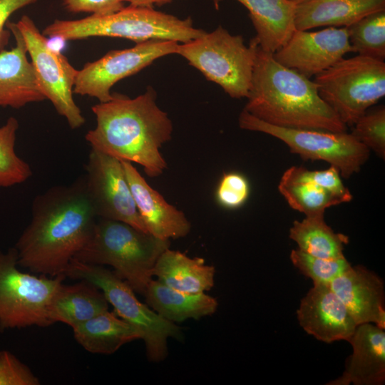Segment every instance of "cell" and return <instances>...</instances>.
Masks as SVG:
<instances>
[{
	"instance_id": "6da1fadb",
	"label": "cell",
	"mask_w": 385,
	"mask_h": 385,
	"mask_svg": "<svg viewBox=\"0 0 385 385\" xmlns=\"http://www.w3.org/2000/svg\"><path fill=\"white\" fill-rule=\"evenodd\" d=\"M97 220L83 178L37 195L30 222L14 247L19 267L51 277L64 274L91 237Z\"/></svg>"
},
{
	"instance_id": "7a4b0ae2",
	"label": "cell",
	"mask_w": 385,
	"mask_h": 385,
	"mask_svg": "<svg viewBox=\"0 0 385 385\" xmlns=\"http://www.w3.org/2000/svg\"><path fill=\"white\" fill-rule=\"evenodd\" d=\"M91 110L96 125L85 136L91 148L138 164L150 178L160 176L167 168L160 149L171 139L173 123L156 104L153 88L134 98L113 93L110 101Z\"/></svg>"
},
{
	"instance_id": "3957f363",
	"label": "cell",
	"mask_w": 385,
	"mask_h": 385,
	"mask_svg": "<svg viewBox=\"0 0 385 385\" xmlns=\"http://www.w3.org/2000/svg\"><path fill=\"white\" fill-rule=\"evenodd\" d=\"M247 98L244 110L274 126L331 132L347 130L320 97L316 83L278 63L272 53L260 47L257 40Z\"/></svg>"
},
{
	"instance_id": "277c9868",
	"label": "cell",
	"mask_w": 385,
	"mask_h": 385,
	"mask_svg": "<svg viewBox=\"0 0 385 385\" xmlns=\"http://www.w3.org/2000/svg\"><path fill=\"white\" fill-rule=\"evenodd\" d=\"M162 240L120 221L98 218L92 235L73 259L109 265L134 292L145 294L160 255L170 247Z\"/></svg>"
},
{
	"instance_id": "5b68a950",
	"label": "cell",
	"mask_w": 385,
	"mask_h": 385,
	"mask_svg": "<svg viewBox=\"0 0 385 385\" xmlns=\"http://www.w3.org/2000/svg\"><path fill=\"white\" fill-rule=\"evenodd\" d=\"M205 32L195 28L190 18L180 19L154 9L129 5L108 15L91 14L76 20L56 19L42 34L64 41L113 37L130 39L138 43L149 40L186 43Z\"/></svg>"
},
{
	"instance_id": "8992f818",
	"label": "cell",
	"mask_w": 385,
	"mask_h": 385,
	"mask_svg": "<svg viewBox=\"0 0 385 385\" xmlns=\"http://www.w3.org/2000/svg\"><path fill=\"white\" fill-rule=\"evenodd\" d=\"M255 37L248 46L242 36L221 26L210 33L178 44L177 54L234 98H247L255 63Z\"/></svg>"
},
{
	"instance_id": "52a82bcc",
	"label": "cell",
	"mask_w": 385,
	"mask_h": 385,
	"mask_svg": "<svg viewBox=\"0 0 385 385\" xmlns=\"http://www.w3.org/2000/svg\"><path fill=\"white\" fill-rule=\"evenodd\" d=\"M314 77L320 97L347 127L385 96L384 61L371 57L342 58Z\"/></svg>"
},
{
	"instance_id": "ba28073f",
	"label": "cell",
	"mask_w": 385,
	"mask_h": 385,
	"mask_svg": "<svg viewBox=\"0 0 385 385\" xmlns=\"http://www.w3.org/2000/svg\"><path fill=\"white\" fill-rule=\"evenodd\" d=\"M73 279L85 280L97 287L115 314L136 328L145 342L150 360L159 361L167 355L169 337H181L180 329L141 303L128 284L102 265H90L73 259L65 273Z\"/></svg>"
},
{
	"instance_id": "9c48e42d",
	"label": "cell",
	"mask_w": 385,
	"mask_h": 385,
	"mask_svg": "<svg viewBox=\"0 0 385 385\" xmlns=\"http://www.w3.org/2000/svg\"><path fill=\"white\" fill-rule=\"evenodd\" d=\"M65 277L24 272L19 269L15 247L6 252L0 250V331L54 324L51 304Z\"/></svg>"
},
{
	"instance_id": "30bf717a",
	"label": "cell",
	"mask_w": 385,
	"mask_h": 385,
	"mask_svg": "<svg viewBox=\"0 0 385 385\" xmlns=\"http://www.w3.org/2000/svg\"><path fill=\"white\" fill-rule=\"evenodd\" d=\"M240 128L263 133L284 143L303 160H322L337 168L341 177L358 173L369 158L370 150L351 133L274 126L245 110L238 118Z\"/></svg>"
},
{
	"instance_id": "8fae6325",
	"label": "cell",
	"mask_w": 385,
	"mask_h": 385,
	"mask_svg": "<svg viewBox=\"0 0 385 385\" xmlns=\"http://www.w3.org/2000/svg\"><path fill=\"white\" fill-rule=\"evenodd\" d=\"M14 24L24 41L41 92L71 129L81 127L86 120L73 96L78 70L49 46L29 16H22Z\"/></svg>"
},
{
	"instance_id": "7c38bea8",
	"label": "cell",
	"mask_w": 385,
	"mask_h": 385,
	"mask_svg": "<svg viewBox=\"0 0 385 385\" xmlns=\"http://www.w3.org/2000/svg\"><path fill=\"white\" fill-rule=\"evenodd\" d=\"M178 44L175 41L149 40L132 48L110 51L78 70L73 93L96 98L100 103L107 102L112 98L111 89L114 84L160 57L176 53Z\"/></svg>"
},
{
	"instance_id": "4fadbf2b",
	"label": "cell",
	"mask_w": 385,
	"mask_h": 385,
	"mask_svg": "<svg viewBox=\"0 0 385 385\" xmlns=\"http://www.w3.org/2000/svg\"><path fill=\"white\" fill-rule=\"evenodd\" d=\"M83 178L98 218L123 222L148 232L138 211L121 160L91 148Z\"/></svg>"
},
{
	"instance_id": "5bb4252c",
	"label": "cell",
	"mask_w": 385,
	"mask_h": 385,
	"mask_svg": "<svg viewBox=\"0 0 385 385\" xmlns=\"http://www.w3.org/2000/svg\"><path fill=\"white\" fill-rule=\"evenodd\" d=\"M354 52L346 27H327L317 31L295 29L287 42L273 53L274 59L310 78Z\"/></svg>"
},
{
	"instance_id": "9a60e30c",
	"label": "cell",
	"mask_w": 385,
	"mask_h": 385,
	"mask_svg": "<svg viewBox=\"0 0 385 385\" xmlns=\"http://www.w3.org/2000/svg\"><path fill=\"white\" fill-rule=\"evenodd\" d=\"M297 311L300 326L325 343L348 341L357 327L344 303L327 283H313Z\"/></svg>"
},
{
	"instance_id": "2e32d148",
	"label": "cell",
	"mask_w": 385,
	"mask_h": 385,
	"mask_svg": "<svg viewBox=\"0 0 385 385\" xmlns=\"http://www.w3.org/2000/svg\"><path fill=\"white\" fill-rule=\"evenodd\" d=\"M138 211L148 233L162 239L186 236L191 225L183 211L168 203L146 182L132 163L122 161Z\"/></svg>"
},
{
	"instance_id": "e0dca14e",
	"label": "cell",
	"mask_w": 385,
	"mask_h": 385,
	"mask_svg": "<svg viewBox=\"0 0 385 385\" xmlns=\"http://www.w3.org/2000/svg\"><path fill=\"white\" fill-rule=\"evenodd\" d=\"M356 325L371 323L385 328L384 283L366 267L357 265L329 283Z\"/></svg>"
},
{
	"instance_id": "ac0fdd59",
	"label": "cell",
	"mask_w": 385,
	"mask_h": 385,
	"mask_svg": "<svg viewBox=\"0 0 385 385\" xmlns=\"http://www.w3.org/2000/svg\"><path fill=\"white\" fill-rule=\"evenodd\" d=\"M16 45L0 52V106L20 108L46 100L41 92L24 41L14 22H7Z\"/></svg>"
},
{
	"instance_id": "d6986e66",
	"label": "cell",
	"mask_w": 385,
	"mask_h": 385,
	"mask_svg": "<svg viewBox=\"0 0 385 385\" xmlns=\"http://www.w3.org/2000/svg\"><path fill=\"white\" fill-rule=\"evenodd\" d=\"M352 346L342 375L329 385H382L385 381V332L371 323L357 325L349 340Z\"/></svg>"
},
{
	"instance_id": "ffe728a7",
	"label": "cell",
	"mask_w": 385,
	"mask_h": 385,
	"mask_svg": "<svg viewBox=\"0 0 385 385\" xmlns=\"http://www.w3.org/2000/svg\"><path fill=\"white\" fill-rule=\"evenodd\" d=\"M385 10V0H304L296 4L294 27H347L361 18Z\"/></svg>"
},
{
	"instance_id": "44dd1931",
	"label": "cell",
	"mask_w": 385,
	"mask_h": 385,
	"mask_svg": "<svg viewBox=\"0 0 385 385\" xmlns=\"http://www.w3.org/2000/svg\"><path fill=\"white\" fill-rule=\"evenodd\" d=\"M216 8L222 0H211ZM249 11L260 47L274 53L289 38L296 4L288 0H237Z\"/></svg>"
},
{
	"instance_id": "7402d4cb",
	"label": "cell",
	"mask_w": 385,
	"mask_h": 385,
	"mask_svg": "<svg viewBox=\"0 0 385 385\" xmlns=\"http://www.w3.org/2000/svg\"><path fill=\"white\" fill-rule=\"evenodd\" d=\"M215 267L200 257L190 258L179 251L166 249L158 257L153 275L162 284L185 293H200L214 285Z\"/></svg>"
},
{
	"instance_id": "603a6c76",
	"label": "cell",
	"mask_w": 385,
	"mask_h": 385,
	"mask_svg": "<svg viewBox=\"0 0 385 385\" xmlns=\"http://www.w3.org/2000/svg\"><path fill=\"white\" fill-rule=\"evenodd\" d=\"M108 309L103 293L89 282L60 285L50 307L53 323L62 322L72 329Z\"/></svg>"
},
{
	"instance_id": "cb8c5ba5",
	"label": "cell",
	"mask_w": 385,
	"mask_h": 385,
	"mask_svg": "<svg viewBox=\"0 0 385 385\" xmlns=\"http://www.w3.org/2000/svg\"><path fill=\"white\" fill-rule=\"evenodd\" d=\"M76 341L87 351L111 354L123 345L141 339L138 330L108 310L73 328Z\"/></svg>"
},
{
	"instance_id": "d4e9b609",
	"label": "cell",
	"mask_w": 385,
	"mask_h": 385,
	"mask_svg": "<svg viewBox=\"0 0 385 385\" xmlns=\"http://www.w3.org/2000/svg\"><path fill=\"white\" fill-rule=\"evenodd\" d=\"M144 296L147 304L162 317L172 322L200 319L213 314L217 300L204 292L185 293L152 279Z\"/></svg>"
},
{
	"instance_id": "484cf974",
	"label": "cell",
	"mask_w": 385,
	"mask_h": 385,
	"mask_svg": "<svg viewBox=\"0 0 385 385\" xmlns=\"http://www.w3.org/2000/svg\"><path fill=\"white\" fill-rule=\"evenodd\" d=\"M289 237L300 250L324 259L344 257V247L349 242L346 235L336 233L326 223L324 214L295 220L289 229Z\"/></svg>"
},
{
	"instance_id": "4316f807",
	"label": "cell",
	"mask_w": 385,
	"mask_h": 385,
	"mask_svg": "<svg viewBox=\"0 0 385 385\" xmlns=\"http://www.w3.org/2000/svg\"><path fill=\"white\" fill-rule=\"evenodd\" d=\"M278 190L292 209L305 216L324 214L327 208L347 202L342 197L310 183L280 178Z\"/></svg>"
},
{
	"instance_id": "83f0119b",
	"label": "cell",
	"mask_w": 385,
	"mask_h": 385,
	"mask_svg": "<svg viewBox=\"0 0 385 385\" xmlns=\"http://www.w3.org/2000/svg\"><path fill=\"white\" fill-rule=\"evenodd\" d=\"M354 52L384 61L385 10L370 14L346 27Z\"/></svg>"
},
{
	"instance_id": "f1b7e54d",
	"label": "cell",
	"mask_w": 385,
	"mask_h": 385,
	"mask_svg": "<svg viewBox=\"0 0 385 385\" xmlns=\"http://www.w3.org/2000/svg\"><path fill=\"white\" fill-rule=\"evenodd\" d=\"M19 122L13 116L0 127V188L26 182L32 175L29 165L15 150Z\"/></svg>"
},
{
	"instance_id": "f546056e",
	"label": "cell",
	"mask_w": 385,
	"mask_h": 385,
	"mask_svg": "<svg viewBox=\"0 0 385 385\" xmlns=\"http://www.w3.org/2000/svg\"><path fill=\"white\" fill-rule=\"evenodd\" d=\"M290 260L293 265L313 283L329 284L351 265L344 257L324 259L310 255L299 249L292 250Z\"/></svg>"
},
{
	"instance_id": "4dcf8cb0",
	"label": "cell",
	"mask_w": 385,
	"mask_h": 385,
	"mask_svg": "<svg viewBox=\"0 0 385 385\" xmlns=\"http://www.w3.org/2000/svg\"><path fill=\"white\" fill-rule=\"evenodd\" d=\"M351 134L369 150L385 158V107L367 111L353 125Z\"/></svg>"
},
{
	"instance_id": "1f68e13d",
	"label": "cell",
	"mask_w": 385,
	"mask_h": 385,
	"mask_svg": "<svg viewBox=\"0 0 385 385\" xmlns=\"http://www.w3.org/2000/svg\"><path fill=\"white\" fill-rule=\"evenodd\" d=\"M281 178L313 183L342 197L347 202L352 200L349 190L342 180L339 170L332 165L322 170H310L302 166H292L284 171Z\"/></svg>"
},
{
	"instance_id": "d6a6232c",
	"label": "cell",
	"mask_w": 385,
	"mask_h": 385,
	"mask_svg": "<svg viewBox=\"0 0 385 385\" xmlns=\"http://www.w3.org/2000/svg\"><path fill=\"white\" fill-rule=\"evenodd\" d=\"M250 187L246 177L237 172L225 173L217 185L215 197L217 203L226 209H237L247 200Z\"/></svg>"
},
{
	"instance_id": "836d02e7",
	"label": "cell",
	"mask_w": 385,
	"mask_h": 385,
	"mask_svg": "<svg viewBox=\"0 0 385 385\" xmlns=\"http://www.w3.org/2000/svg\"><path fill=\"white\" fill-rule=\"evenodd\" d=\"M38 384V378L28 366L10 351H0V385Z\"/></svg>"
},
{
	"instance_id": "e575fe53",
	"label": "cell",
	"mask_w": 385,
	"mask_h": 385,
	"mask_svg": "<svg viewBox=\"0 0 385 385\" xmlns=\"http://www.w3.org/2000/svg\"><path fill=\"white\" fill-rule=\"evenodd\" d=\"M66 10L72 13H91L93 15L113 14L124 7L123 0H63Z\"/></svg>"
},
{
	"instance_id": "d590c367",
	"label": "cell",
	"mask_w": 385,
	"mask_h": 385,
	"mask_svg": "<svg viewBox=\"0 0 385 385\" xmlns=\"http://www.w3.org/2000/svg\"><path fill=\"white\" fill-rule=\"evenodd\" d=\"M38 0H0V52L5 50L10 38V31L5 29L9 17L15 11L34 4Z\"/></svg>"
},
{
	"instance_id": "8d00e7d4",
	"label": "cell",
	"mask_w": 385,
	"mask_h": 385,
	"mask_svg": "<svg viewBox=\"0 0 385 385\" xmlns=\"http://www.w3.org/2000/svg\"><path fill=\"white\" fill-rule=\"evenodd\" d=\"M124 2L130 3V6L135 7H145L153 9V0H123Z\"/></svg>"
},
{
	"instance_id": "74e56055",
	"label": "cell",
	"mask_w": 385,
	"mask_h": 385,
	"mask_svg": "<svg viewBox=\"0 0 385 385\" xmlns=\"http://www.w3.org/2000/svg\"><path fill=\"white\" fill-rule=\"evenodd\" d=\"M154 4L157 6H162L168 3H170L173 0H153Z\"/></svg>"
},
{
	"instance_id": "f35d334b",
	"label": "cell",
	"mask_w": 385,
	"mask_h": 385,
	"mask_svg": "<svg viewBox=\"0 0 385 385\" xmlns=\"http://www.w3.org/2000/svg\"><path fill=\"white\" fill-rule=\"evenodd\" d=\"M288 1L292 2L294 4H299V3L302 2L304 0H288Z\"/></svg>"
}]
</instances>
